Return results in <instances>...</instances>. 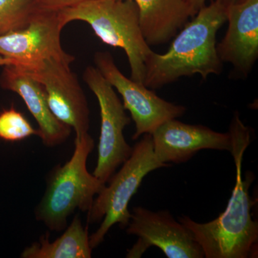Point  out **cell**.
<instances>
[{
	"instance_id": "obj_1",
	"label": "cell",
	"mask_w": 258,
	"mask_h": 258,
	"mask_svg": "<svg viewBox=\"0 0 258 258\" xmlns=\"http://www.w3.org/2000/svg\"><path fill=\"white\" fill-rule=\"evenodd\" d=\"M232 150L235 161V184L225 211L215 220L205 223L189 217L178 220L187 227L203 249L205 258H249L257 254L258 222L252 218L255 202L249 188L255 179L252 171L242 175L243 156L251 142L250 129L236 112L230 125Z\"/></svg>"
},
{
	"instance_id": "obj_2",
	"label": "cell",
	"mask_w": 258,
	"mask_h": 258,
	"mask_svg": "<svg viewBox=\"0 0 258 258\" xmlns=\"http://www.w3.org/2000/svg\"><path fill=\"white\" fill-rule=\"evenodd\" d=\"M173 40L167 52H153L146 60L144 85L157 89L180 78L200 75L206 79L222 72L217 52V33L227 22L226 8L213 1L199 10Z\"/></svg>"
},
{
	"instance_id": "obj_3",
	"label": "cell",
	"mask_w": 258,
	"mask_h": 258,
	"mask_svg": "<svg viewBox=\"0 0 258 258\" xmlns=\"http://www.w3.org/2000/svg\"><path fill=\"white\" fill-rule=\"evenodd\" d=\"M64 24L88 23L103 43L124 50L131 79L144 84L145 62L153 52L142 34L139 12L134 0H89L60 11Z\"/></svg>"
},
{
	"instance_id": "obj_4",
	"label": "cell",
	"mask_w": 258,
	"mask_h": 258,
	"mask_svg": "<svg viewBox=\"0 0 258 258\" xmlns=\"http://www.w3.org/2000/svg\"><path fill=\"white\" fill-rule=\"evenodd\" d=\"M93 148L94 141L89 134L76 137L72 157L63 166H57L49 176L35 217L50 230H64L70 215L77 209L88 212L95 196L104 188L106 184L90 174L86 166Z\"/></svg>"
},
{
	"instance_id": "obj_5",
	"label": "cell",
	"mask_w": 258,
	"mask_h": 258,
	"mask_svg": "<svg viewBox=\"0 0 258 258\" xmlns=\"http://www.w3.org/2000/svg\"><path fill=\"white\" fill-rule=\"evenodd\" d=\"M156 157L153 147L152 134H144L133 147L130 157L121 169L111 176L101 192L94 199L88 211V222L102 221L99 228L89 237L91 248L98 247L105 236L115 224L120 228H126L130 221L128 205L137 193L146 176L156 169L169 167Z\"/></svg>"
},
{
	"instance_id": "obj_6",
	"label": "cell",
	"mask_w": 258,
	"mask_h": 258,
	"mask_svg": "<svg viewBox=\"0 0 258 258\" xmlns=\"http://www.w3.org/2000/svg\"><path fill=\"white\" fill-rule=\"evenodd\" d=\"M83 80L98 101L101 112V134L98 148V161L93 175L106 184L115 169L130 157L133 151L124 138L123 130L130 124L114 88L96 67L89 66L83 73Z\"/></svg>"
},
{
	"instance_id": "obj_7",
	"label": "cell",
	"mask_w": 258,
	"mask_h": 258,
	"mask_svg": "<svg viewBox=\"0 0 258 258\" xmlns=\"http://www.w3.org/2000/svg\"><path fill=\"white\" fill-rule=\"evenodd\" d=\"M94 62L104 79L120 93L125 109L130 112L135 123L133 140L144 134H152L167 120L179 118L186 112L184 106L166 101L144 84L125 77L108 51L96 52Z\"/></svg>"
},
{
	"instance_id": "obj_8",
	"label": "cell",
	"mask_w": 258,
	"mask_h": 258,
	"mask_svg": "<svg viewBox=\"0 0 258 258\" xmlns=\"http://www.w3.org/2000/svg\"><path fill=\"white\" fill-rule=\"evenodd\" d=\"M64 26L60 11L40 8L28 26L0 36V55L21 69L50 58L72 63L75 57L61 45Z\"/></svg>"
},
{
	"instance_id": "obj_9",
	"label": "cell",
	"mask_w": 258,
	"mask_h": 258,
	"mask_svg": "<svg viewBox=\"0 0 258 258\" xmlns=\"http://www.w3.org/2000/svg\"><path fill=\"white\" fill-rule=\"evenodd\" d=\"M71 64L50 58L25 69H19L41 83L52 114L74 129L76 137H81L88 134L90 110L79 79L70 67Z\"/></svg>"
},
{
	"instance_id": "obj_10",
	"label": "cell",
	"mask_w": 258,
	"mask_h": 258,
	"mask_svg": "<svg viewBox=\"0 0 258 258\" xmlns=\"http://www.w3.org/2000/svg\"><path fill=\"white\" fill-rule=\"evenodd\" d=\"M126 232L139 238L128 251L127 257H141L152 246L160 249L168 258L205 257L191 231L176 221L168 210L153 212L142 207L134 208Z\"/></svg>"
},
{
	"instance_id": "obj_11",
	"label": "cell",
	"mask_w": 258,
	"mask_h": 258,
	"mask_svg": "<svg viewBox=\"0 0 258 258\" xmlns=\"http://www.w3.org/2000/svg\"><path fill=\"white\" fill-rule=\"evenodd\" d=\"M156 157L163 164L186 162L203 149L232 150L230 134L220 133L202 125L167 120L152 134Z\"/></svg>"
},
{
	"instance_id": "obj_12",
	"label": "cell",
	"mask_w": 258,
	"mask_h": 258,
	"mask_svg": "<svg viewBox=\"0 0 258 258\" xmlns=\"http://www.w3.org/2000/svg\"><path fill=\"white\" fill-rule=\"evenodd\" d=\"M228 28L217 44L222 62L232 64L236 74L248 76L258 58V0H246L227 8Z\"/></svg>"
},
{
	"instance_id": "obj_13",
	"label": "cell",
	"mask_w": 258,
	"mask_h": 258,
	"mask_svg": "<svg viewBox=\"0 0 258 258\" xmlns=\"http://www.w3.org/2000/svg\"><path fill=\"white\" fill-rule=\"evenodd\" d=\"M0 86L21 97L39 125V137L45 147H57L67 140L72 128L52 114L41 83L16 66L7 64L0 76Z\"/></svg>"
},
{
	"instance_id": "obj_14",
	"label": "cell",
	"mask_w": 258,
	"mask_h": 258,
	"mask_svg": "<svg viewBox=\"0 0 258 258\" xmlns=\"http://www.w3.org/2000/svg\"><path fill=\"white\" fill-rule=\"evenodd\" d=\"M142 34L149 45L166 43L193 18L185 0H134Z\"/></svg>"
},
{
	"instance_id": "obj_15",
	"label": "cell",
	"mask_w": 258,
	"mask_h": 258,
	"mask_svg": "<svg viewBox=\"0 0 258 258\" xmlns=\"http://www.w3.org/2000/svg\"><path fill=\"white\" fill-rule=\"evenodd\" d=\"M92 249L88 229L83 227L79 216H76L60 237L51 242L48 234L42 236L24 249L21 257L90 258Z\"/></svg>"
},
{
	"instance_id": "obj_16",
	"label": "cell",
	"mask_w": 258,
	"mask_h": 258,
	"mask_svg": "<svg viewBox=\"0 0 258 258\" xmlns=\"http://www.w3.org/2000/svg\"><path fill=\"white\" fill-rule=\"evenodd\" d=\"M39 8L36 0H0V36L28 26Z\"/></svg>"
},
{
	"instance_id": "obj_17",
	"label": "cell",
	"mask_w": 258,
	"mask_h": 258,
	"mask_svg": "<svg viewBox=\"0 0 258 258\" xmlns=\"http://www.w3.org/2000/svg\"><path fill=\"white\" fill-rule=\"evenodd\" d=\"M38 136V129L30 124L25 115L11 106L0 113V139L5 142H16Z\"/></svg>"
},
{
	"instance_id": "obj_18",
	"label": "cell",
	"mask_w": 258,
	"mask_h": 258,
	"mask_svg": "<svg viewBox=\"0 0 258 258\" xmlns=\"http://www.w3.org/2000/svg\"><path fill=\"white\" fill-rule=\"evenodd\" d=\"M37 5L42 9L61 11L73 8L89 0H36Z\"/></svg>"
},
{
	"instance_id": "obj_19",
	"label": "cell",
	"mask_w": 258,
	"mask_h": 258,
	"mask_svg": "<svg viewBox=\"0 0 258 258\" xmlns=\"http://www.w3.org/2000/svg\"><path fill=\"white\" fill-rule=\"evenodd\" d=\"M207 1L208 0H185V2L189 5L193 17L198 13L199 10L206 5Z\"/></svg>"
},
{
	"instance_id": "obj_20",
	"label": "cell",
	"mask_w": 258,
	"mask_h": 258,
	"mask_svg": "<svg viewBox=\"0 0 258 258\" xmlns=\"http://www.w3.org/2000/svg\"><path fill=\"white\" fill-rule=\"evenodd\" d=\"M214 1L217 2L227 9V8L233 6V5L241 4V3L245 2L246 0H214Z\"/></svg>"
},
{
	"instance_id": "obj_21",
	"label": "cell",
	"mask_w": 258,
	"mask_h": 258,
	"mask_svg": "<svg viewBox=\"0 0 258 258\" xmlns=\"http://www.w3.org/2000/svg\"><path fill=\"white\" fill-rule=\"evenodd\" d=\"M7 64H10V61L8 59L0 55V66H7Z\"/></svg>"
}]
</instances>
